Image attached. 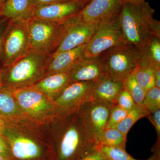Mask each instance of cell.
<instances>
[{
	"mask_svg": "<svg viewBox=\"0 0 160 160\" xmlns=\"http://www.w3.org/2000/svg\"><path fill=\"white\" fill-rule=\"evenodd\" d=\"M124 89L122 82L113 80L105 74L93 82L88 101L115 103L118 95Z\"/></svg>",
	"mask_w": 160,
	"mask_h": 160,
	"instance_id": "16",
	"label": "cell"
},
{
	"mask_svg": "<svg viewBox=\"0 0 160 160\" xmlns=\"http://www.w3.org/2000/svg\"><path fill=\"white\" fill-rule=\"evenodd\" d=\"M3 86L2 73V69L0 67V88Z\"/></svg>",
	"mask_w": 160,
	"mask_h": 160,
	"instance_id": "38",
	"label": "cell"
},
{
	"mask_svg": "<svg viewBox=\"0 0 160 160\" xmlns=\"http://www.w3.org/2000/svg\"><path fill=\"white\" fill-rule=\"evenodd\" d=\"M114 104L88 101L81 106L78 111L86 128L98 143L101 134L106 129L110 109Z\"/></svg>",
	"mask_w": 160,
	"mask_h": 160,
	"instance_id": "13",
	"label": "cell"
},
{
	"mask_svg": "<svg viewBox=\"0 0 160 160\" xmlns=\"http://www.w3.org/2000/svg\"><path fill=\"white\" fill-rule=\"evenodd\" d=\"M123 3H138L144 2L145 0H122Z\"/></svg>",
	"mask_w": 160,
	"mask_h": 160,
	"instance_id": "37",
	"label": "cell"
},
{
	"mask_svg": "<svg viewBox=\"0 0 160 160\" xmlns=\"http://www.w3.org/2000/svg\"><path fill=\"white\" fill-rule=\"evenodd\" d=\"M99 56L105 74L122 82L137 69L142 54L135 46L126 43L108 49Z\"/></svg>",
	"mask_w": 160,
	"mask_h": 160,
	"instance_id": "5",
	"label": "cell"
},
{
	"mask_svg": "<svg viewBox=\"0 0 160 160\" xmlns=\"http://www.w3.org/2000/svg\"><path fill=\"white\" fill-rule=\"evenodd\" d=\"M150 112L143 105H136L128 112L126 117L116 128L127 136L129 130L135 123L142 118L147 117Z\"/></svg>",
	"mask_w": 160,
	"mask_h": 160,
	"instance_id": "23",
	"label": "cell"
},
{
	"mask_svg": "<svg viewBox=\"0 0 160 160\" xmlns=\"http://www.w3.org/2000/svg\"><path fill=\"white\" fill-rule=\"evenodd\" d=\"M115 104L128 111L132 109L136 105L131 95L124 89L118 95Z\"/></svg>",
	"mask_w": 160,
	"mask_h": 160,
	"instance_id": "29",
	"label": "cell"
},
{
	"mask_svg": "<svg viewBox=\"0 0 160 160\" xmlns=\"http://www.w3.org/2000/svg\"><path fill=\"white\" fill-rule=\"evenodd\" d=\"M126 138L127 136L117 128H106L99 139V145L126 150Z\"/></svg>",
	"mask_w": 160,
	"mask_h": 160,
	"instance_id": "22",
	"label": "cell"
},
{
	"mask_svg": "<svg viewBox=\"0 0 160 160\" xmlns=\"http://www.w3.org/2000/svg\"><path fill=\"white\" fill-rule=\"evenodd\" d=\"M0 160H11L10 159L8 158L4 157L1 156H0Z\"/></svg>",
	"mask_w": 160,
	"mask_h": 160,
	"instance_id": "40",
	"label": "cell"
},
{
	"mask_svg": "<svg viewBox=\"0 0 160 160\" xmlns=\"http://www.w3.org/2000/svg\"><path fill=\"white\" fill-rule=\"evenodd\" d=\"M80 160H109L100 149L86 156Z\"/></svg>",
	"mask_w": 160,
	"mask_h": 160,
	"instance_id": "32",
	"label": "cell"
},
{
	"mask_svg": "<svg viewBox=\"0 0 160 160\" xmlns=\"http://www.w3.org/2000/svg\"><path fill=\"white\" fill-rule=\"evenodd\" d=\"M70 0H32L35 6H45L58 2H65Z\"/></svg>",
	"mask_w": 160,
	"mask_h": 160,
	"instance_id": "34",
	"label": "cell"
},
{
	"mask_svg": "<svg viewBox=\"0 0 160 160\" xmlns=\"http://www.w3.org/2000/svg\"><path fill=\"white\" fill-rule=\"evenodd\" d=\"M9 19L0 17V67L2 68V64H1V54H2V46L3 38L5 34L6 28L8 26Z\"/></svg>",
	"mask_w": 160,
	"mask_h": 160,
	"instance_id": "31",
	"label": "cell"
},
{
	"mask_svg": "<svg viewBox=\"0 0 160 160\" xmlns=\"http://www.w3.org/2000/svg\"><path fill=\"white\" fill-rule=\"evenodd\" d=\"M155 69L142 56L139 65L134 75L137 82L146 92L155 86Z\"/></svg>",
	"mask_w": 160,
	"mask_h": 160,
	"instance_id": "21",
	"label": "cell"
},
{
	"mask_svg": "<svg viewBox=\"0 0 160 160\" xmlns=\"http://www.w3.org/2000/svg\"><path fill=\"white\" fill-rule=\"evenodd\" d=\"M0 156L11 160L9 146L2 136H0Z\"/></svg>",
	"mask_w": 160,
	"mask_h": 160,
	"instance_id": "33",
	"label": "cell"
},
{
	"mask_svg": "<svg viewBox=\"0 0 160 160\" xmlns=\"http://www.w3.org/2000/svg\"><path fill=\"white\" fill-rule=\"evenodd\" d=\"M2 118V136L9 146L11 160H55L45 125L24 115Z\"/></svg>",
	"mask_w": 160,
	"mask_h": 160,
	"instance_id": "1",
	"label": "cell"
},
{
	"mask_svg": "<svg viewBox=\"0 0 160 160\" xmlns=\"http://www.w3.org/2000/svg\"><path fill=\"white\" fill-rule=\"evenodd\" d=\"M155 11L146 2L123 3L119 20L126 42L135 46L143 55L154 37L160 38V22Z\"/></svg>",
	"mask_w": 160,
	"mask_h": 160,
	"instance_id": "3",
	"label": "cell"
},
{
	"mask_svg": "<svg viewBox=\"0 0 160 160\" xmlns=\"http://www.w3.org/2000/svg\"><path fill=\"white\" fill-rule=\"evenodd\" d=\"M77 1H79L80 2L82 3L84 7V6H86V4H88L91 0H77Z\"/></svg>",
	"mask_w": 160,
	"mask_h": 160,
	"instance_id": "39",
	"label": "cell"
},
{
	"mask_svg": "<svg viewBox=\"0 0 160 160\" xmlns=\"http://www.w3.org/2000/svg\"><path fill=\"white\" fill-rule=\"evenodd\" d=\"M142 56L153 68H160V38L152 39Z\"/></svg>",
	"mask_w": 160,
	"mask_h": 160,
	"instance_id": "26",
	"label": "cell"
},
{
	"mask_svg": "<svg viewBox=\"0 0 160 160\" xmlns=\"http://www.w3.org/2000/svg\"><path fill=\"white\" fill-rule=\"evenodd\" d=\"M86 45L87 43L51 56V61L45 76L58 72H68L75 63L84 56Z\"/></svg>",
	"mask_w": 160,
	"mask_h": 160,
	"instance_id": "18",
	"label": "cell"
},
{
	"mask_svg": "<svg viewBox=\"0 0 160 160\" xmlns=\"http://www.w3.org/2000/svg\"><path fill=\"white\" fill-rule=\"evenodd\" d=\"M127 43L119 16L102 23L87 43L84 56L96 57L112 48Z\"/></svg>",
	"mask_w": 160,
	"mask_h": 160,
	"instance_id": "9",
	"label": "cell"
},
{
	"mask_svg": "<svg viewBox=\"0 0 160 160\" xmlns=\"http://www.w3.org/2000/svg\"><path fill=\"white\" fill-rule=\"evenodd\" d=\"M157 146L153 155L146 160H160V150H158V146ZM99 149L109 160H140L132 157L125 149L105 146H100Z\"/></svg>",
	"mask_w": 160,
	"mask_h": 160,
	"instance_id": "24",
	"label": "cell"
},
{
	"mask_svg": "<svg viewBox=\"0 0 160 160\" xmlns=\"http://www.w3.org/2000/svg\"><path fill=\"white\" fill-rule=\"evenodd\" d=\"M27 19L9 20L2 46V67L11 65L30 50Z\"/></svg>",
	"mask_w": 160,
	"mask_h": 160,
	"instance_id": "7",
	"label": "cell"
},
{
	"mask_svg": "<svg viewBox=\"0 0 160 160\" xmlns=\"http://www.w3.org/2000/svg\"><path fill=\"white\" fill-rule=\"evenodd\" d=\"M4 120L2 117H0V136H2V132L3 128H4Z\"/></svg>",
	"mask_w": 160,
	"mask_h": 160,
	"instance_id": "36",
	"label": "cell"
},
{
	"mask_svg": "<svg viewBox=\"0 0 160 160\" xmlns=\"http://www.w3.org/2000/svg\"><path fill=\"white\" fill-rule=\"evenodd\" d=\"M102 24H82L69 18L61 25L54 50L50 56H54L88 43Z\"/></svg>",
	"mask_w": 160,
	"mask_h": 160,
	"instance_id": "8",
	"label": "cell"
},
{
	"mask_svg": "<svg viewBox=\"0 0 160 160\" xmlns=\"http://www.w3.org/2000/svg\"><path fill=\"white\" fill-rule=\"evenodd\" d=\"M24 116L45 125L56 117L54 100L32 87L12 91Z\"/></svg>",
	"mask_w": 160,
	"mask_h": 160,
	"instance_id": "6",
	"label": "cell"
},
{
	"mask_svg": "<svg viewBox=\"0 0 160 160\" xmlns=\"http://www.w3.org/2000/svg\"><path fill=\"white\" fill-rule=\"evenodd\" d=\"M123 4L122 0H91L71 18L82 24H102L118 17Z\"/></svg>",
	"mask_w": 160,
	"mask_h": 160,
	"instance_id": "11",
	"label": "cell"
},
{
	"mask_svg": "<svg viewBox=\"0 0 160 160\" xmlns=\"http://www.w3.org/2000/svg\"><path fill=\"white\" fill-rule=\"evenodd\" d=\"M128 112L114 103L110 109L106 128H115L125 118Z\"/></svg>",
	"mask_w": 160,
	"mask_h": 160,
	"instance_id": "28",
	"label": "cell"
},
{
	"mask_svg": "<svg viewBox=\"0 0 160 160\" xmlns=\"http://www.w3.org/2000/svg\"><path fill=\"white\" fill-rule=\"evenodd\" d=\"M2 0H0V6H1V4H2Z\"/></svg>",
	"mask_w": 160,
	"mask_h": 160,
	"instance_id": "41",
	"label": "cell"
},
{
	"mask_svg": "<svg viewBox=\"0 0 160 160\" xmlns=\"http://www.w3.org/2000/svg\"><path fill=\"white\" fill-rule=\"evenodd\" d=\"M68 72L72 82H94L105 74L99 56L82 57L75 63Z\"/></svg>",
	"mask_w": 160,
	"mask_h": 160,
	"instance_id": "15",
	"label": "cell"
},
{
	"mask_svg": "<svg viewBox=\"0 0 160 160\" xmlns=\"http://www.w3.org/2000/svg\"><path fill=\"white\" fill-rule=\"evenodd\" d=\"M45 126L55 160H80L99 149L78 112L56 117Z\"/></svg>",
	"mask_w": 160,
	"mask_h": 160,
	"instance_id": "2",
	"label": "cell"
},
{
	"mask_svg": "<svg viewBox=\"0 0 160 160\" xmlns=\"http://www.w3.org/2000/svg\"><path fill=\"white\" fill-rule=\"evenodd\" d=\"M143 106L150 113L160 109V88L154 86L146 92Z\"/></svg>",
	"mask_w": 160,
	"mask_h": 160,
	"instance_id": "27",
	"label": "cell"
},
{
	"mask_svg": "<svg viewBox=\"0 0 160 160\" xmlns=\"http://www.w3.org/2000/svg\"><path fill=\"white\" fill-rule=\"evenodd\" d=\"M83 4L77 0H70L35 6L31 17L62 24L66 20L81 11Z\"/></svg>",
	"mask_w": 160,
	"mask_h": 160,
	"instance_id": "14",
	"label": "cell"
},
{
	"mask_svg": "<svg viewBox=\"0 0 160 160\" xmlns=\"http://www.w3.org/2000/svg\"><path fill=\"white\" fill-rule=\"evenodd\" d=\"M152 124L155 128L157 132L158 137L160 140V109L156 110L154 112H151L147 116Z\"/></svg>",
	"mask_w": 160,
	"mask_h": 160,
	"instance_id": "30",
	"label": "cell"
},
{
	"mask_svg": "<svg viewBox=\"0 0 160 160\" xmlns=\"http://www.w3.org/2000/svg\"><path fill=\"white\" fill-rule=\"evenodd\" d=\"M35 6L32 0H5L0 6V17L9 20L31 18Z\"/></svg>",
	"mask_w": 160,
	"mask_h": 160,
	"instance_id": "19",
	"label": "cell"
},
{
	"mask_svg": "<svg viewBox=\"0 0 160 160\" xmlns=\"http://www.w3.org/2000/svg\"><path fill=\"white\" fill-rule=\"evenodd\" d=\"M23 115L12 91L3 86L0 88V117L9 118Z\"/></svg>",
	"mask_w": 160,
	"mask_h": 160,
	"instance_id": "20",
	"label": "cell"
},
{
	"mask_svg": "<svg viewBox=\"0 0 160 160\" xmlns=\"http://www.w3.org/2000/svg\"><path fill=\"white\" fill-rule=\"evenodd\" d=\"M51 56L33 50L2 67L3 86L12 91L28 88L42 78L46 73Z\"/></svg>",
	"mask_w": 160,
	"mask_h": 160,
	"instance_id": "4",
	"label": "cell"
},
{
	"mask_svg": "<svg viewBox=\"0 0 160 160\" xmlns=\"http://www.w3.org/2000/svg\"><path fill=\"white\" fill-rule=\"evenodd\" d=\"M27 23L30 49L50 55L62 24L32 17L27 19Z\"/></svg>",
	"mask_w": 160,
	"mask_h": 160,
	"instance_id": "10",
	"label": "cell"
},
{
	"mask_svg": "<svg viewBox=\"0 0 160 160\" xmlns=\"http://www.w3.org/2000/svg\"><path fill=\"white\" fill-rule=\"evenodd\" d=\"M155 86L160 88V68L155 69Z\"/></svg>",
	"mask_w": 160,
	"mask_h": 160,
	"instance_id": "35",
	"label": "cell"
},
{
	"mask_svg": "<svg viewBox=\"0 0 160 160\" xmlns=\"http://www.w3.org/2000/svg\"><path fill=\"white\" fill-rule=\"evenodd\" d=\"M93 82H72L54 100L57 117L78 111L81 106L89 100Z\"/></svg>",
	"mask_w": 160,
	"mask_h": 160,
	"instance_id": "12",
	"label": "cell"
},
{
	"mask_svg": "<svg viewBox=\"0 0 160 160\" xmlns=\"http://www.w3.org/2000/svg\"><path fill=\"white\" fill-rule=\"evenodd\" d=\"M71 83L69 72H66L46 76L30 87L54 100Z\"/></svg>",
	"mask_w": 160,
	"mask_h": 160,
	"instance_id": "17",
	"label": "cell"
},
{
	"mask_svg": "<svg viewBox=\"0 0 160 160\" xmlns=\"http://www.w3.org/2000/svg\"><path fill=\"white\" fill-rule=\"evenodd\" d=\"M5 0H2V3L3 2H4V1H5ZM2 4H1V5H2Z\"/></svg>",
	"mask_w": 160,
	"mask_h": 160,
	"instance_id": "42",
	"label": "cell"
},
{
	"mask_svg": "<svg viewBox=\"0 0 160 160\" xmlns=\"http://www.w3.org/2000/svg\"><path fill=\"white\" fill-rule=\"evenodd\" d=\"M122 82L124 89L131 95L136 104L143 105L146 92L137 82L134 73L125 78Z\"/></svg>",
	"mask_w": 160,
	"mask_h": 160,
	"instance_id": "25",
	"label": "cell"
}]
</instances>
